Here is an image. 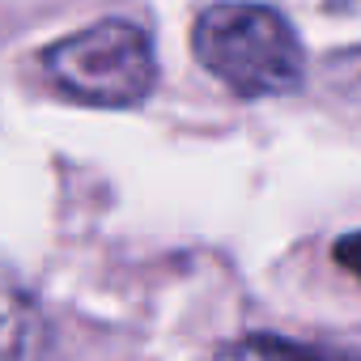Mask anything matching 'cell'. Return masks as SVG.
<instances>
[{"mask_svg":"<svg viewBox=\"0 0 361 361\" xmlns=\"http://www.w3.org/2000/svg\"><path fill=\"white\" fill-rule=\"evenodd\" d=\"M196 60L238 98H272L302 85L306 51L293 26L268 9L247 0H221L196 18L192 30Z\"/></svg>","mask_w":361,"mask_h":361,"instance_id":"obj_1","label":"cell"},{"mask_svg":"<svg viewBox=\"0 0 361 361\" xmlns=\"http://www.w3.org/2000/svg\"><path fill=\"white\" fill-rule=\"evenodd\" d=\"M51 85L85 106H136L157 85V56L145 30L128 22H98L43 51Z\"/></svg>","mask_w":361,"mask_h":361,"instance_id":"obj_2","label":"cell"},{"mask_svg":"<svg viewBox=\"0 0 361 361\" xmlns=\"http://www.w3.org/2000/svg\"><path fill=\"white\" fill-rule=\"evenodd\" d=\"M0 361H51V331L35 298L0 272Z\"/></svg>","mask_w":361,"mask_h":361,"instance_id":"obj_3","label":"cell"},{"mask_svg":"<svg viewBox=\"0 0 361 361\" xmlns=\"http://www.w3.org/2000/svg\"><path fill=\"white\" fill-rule=\"evenodd\" d=\"M213 361H361V353L302 344V340H285V336H243V340L217 348Z\"/></svg>","mask_w":361,"mask_h":361,"instance_id":"obj_4","label":"cell"},{"mask_svg":"<svg viewBox=\"0 0 361 361\" xmlns=\"http://www.w3.org/2000/svg\"><path fill=\"white\" fill-rule=\"evenodd\" d=\"M327 81L344 98H361V47H344L327 60Z\"/></svg>","mask_w":361,"mask_h":361,"instance_id":"obj_5","label":"cell"},{"mask_svg":"<svg viewBox=\"0 0 361 361\" xmlns=\"http://www.w3.org/2000/svg\"><path fill=\"white\" fill-rule=\"evenodd\" d=\"M331 255H336V264H340L344 272H353V276L361 281V230H357V234H344Z\"/></svg>","mask_w":361,"mask_h":361,"instance_id":"obj_6","label":"cell"}]
</instances>
